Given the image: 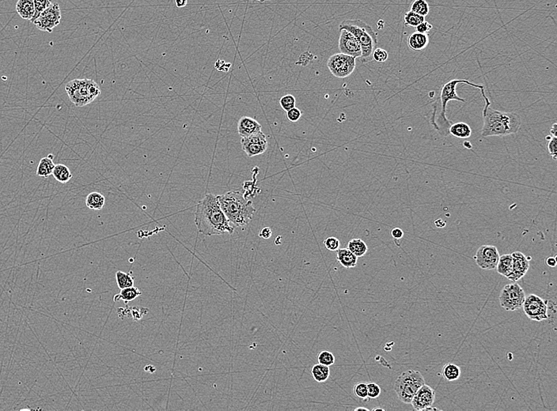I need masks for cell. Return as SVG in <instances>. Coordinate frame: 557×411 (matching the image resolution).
<instances>
[{
	"mask_svg": "<svg viewBox=\"0 0 557 411\" xmlns=\"http://www.w3.org/2000/svg\"><path fill=\"white\" fill-rule=\"evenodd\" d=\"M115 277H116L117 286H118L120 289L134 286V277L132 276V272H130V273H125V272L118 271V272H116Z\"/></svg>",
	"mask_w": 557,
	"mask_h": 411,
	"instance_id": "cell-30",
	"label": "cell"
},
{
	"mask_svg": "<svg viewBox=\"0 0 557 411\" xmlns=\"http://www.w3.org/2000/svg\"><path fill=\"white\" fill-rule=\"evenodd\" d=\"M354 411H369V409H367V408H356V409H354Z\"/></svg>",
	"mask_w": 557,
	"mask_h": 411,
	"instance_id": "cell-49",
	"label": "cell"
},
{
	"mask_svg": "<svg viewBox=\"0 0 557 411\" xmlns=\"http://www.w3.org/2000/svg\"><path fill=\"white\" fill-rule=\"evenodd\" d=\"M485 101L483 109V125L481 135L483 137L491 136H506L516 134L519 130L522 120L516 112H504L492 109L488 96L484 89L480 90Z\"/></svg>",
	"mask_w": 557,
	"mask_h": 411,
	"instance_id": "cell-2",
	"label": "cell"
},
{
	"mask_svg": "<svg viewBox=\"0 0 557 411\" xmlns=\"http://www.w3.org/2000/svg\"><path fill=\"white\" fill-rule=\"evenodd\" d=\"M546 264L550 268H555L557 266V257H549L546 260Z\"/></svg>",
	"mask_w": 557,
	"mask_h": 411,
	"instance_id": "cell-45",
	"label": "cell"
},
{
	"mask_svg": "<svg viewBox=\"0 0 557 411\" xmlns=\"http://www.w3.org/2000/svg\"><path fill=\"white\" fill-rule=\"evenodd\" d=\"M348 248L357 257L365 256L368 251L366 243L361 239H353L348 244Z\"/></svg>",
	"mask_w": 557,
	"mask_h": 411,
	"instance_id": "cell-29",
	"label": "cell"
},
{
	"mask_svg": "<svg viewBox=\"0 0 557 411\" xmlns=\"http://www.w3.org/2000/svg\"><path fill=\"white\" fill-rule=\"evenodd\" d=\"M242 150L247 154L249 158H253L255 156L264 154L268 149V141L265 135L262 132L252 135L249 137H244L241 139Z\"/></svg>",
	"mask_w": 557,
	"mask_h": 411,
	"instance_id": "cell-12",
	"label": "cell"
},
{
	"mask_svg": "<svg viewBox=\"0 0 557 411\" xmlns=\"http://www.w3.org/2000/svg\"><path fill=\"white\" fill-rule=\"evenodd\" d=\"M324 245H325L326 249L331 251V252H334V251H337L340 248L341 243H340V240L338 239L333 237V236H330V237H328L324 240Z\"/></svg>",
	"mask_w": 557,
	"mask_h": 411,
	"instance_id": "cell-38",
	"label": "cell"
},
{
	"mask_svg": "<svg viewBox=\"0 0 557 411\" xmlns=\"http://www.w3.org/2000/svg\"><path fill=\"white\" fill-rule=\"evenodd\" d=\"M341 30H348L360 44L362 55L361 58L366 61L372 57L373 51L377 47V35L368 24L360 20H345L339 26Z\"/></svg>",
	"mask_w": 557,
	"mask_h": 411,
	"instance_id": "cell-5",
	"label": "cell"
},
{
	"mask_svg": "<svg viewBox=\"0 0 557 411\" xmlns=\"http://www.w3.org/2000/svg\"><path fill=\"white\" fill-rule=\"evenodd\" d=\"M16 10L21 18L26 20H31L34 18V0H18L16 4Z\"/></svg>",
	"mask_w": 557,
	"mask_h": 411,
	"instance_id": "cell-21",
	"label": "cell"
},
{
	"mask_svg": "<svg viewBox=\"0 0 557 411\" xmlns=\"http://www.w3.org/2000/svg\"><path fill=\"white\" fill-rule=\"evenodd\" d=\"M256 1H259V2H264V1H267V0H256Z\"/></svg>",
	"mask_w": 557,
	"mask_h": 411,
	"instance_id": "cell-51",
	"label": "cell"
},
{
	"mask_svg": "<svg viewBox=\"0 0 557 411\" xmlns=\"http://www.w3.org/2000/svg\"><path fill=\"white\" fill-rule=\"evenodd\" d=\"M550 136H553V137H557V123H555V124H554V125H553V126L551 127V129H550Z\"/></svg>",
	"mask_w": 557,
	"mask_h": 411,
	"instance_id": "cell-47",
	"label": "cell"
},
{
	"mask_svg": "<svg viewBox=\"0 0 557 411\" xmlns=\"http://www.w3.org/2000/svg\"><path fill=\"white\" fill-rule=\"evenodd\" d=\"M188 0H175L176 6L177 7H184L187 5Z\"/></svg>",
	"mask_w": 557,
	"mask_h": 411,
	"instance_id": "cell-46",
	"label": "cell"
},
{
	"mask_svg": "<svg viewBox=\"0 0 557 411\" xmlns=\"http://www.w3.org/2000/svg\"><path fill=\"white\" fill-rule=\"evenodd\" d=\"M261 125L256 120L249 116H242L238 123V132L242 138L261 132Z\"/></svg>",
	"mask_w": 557,
	"mask_h": 411,
	"instance_id": "cell-17",
	"label": "cell"
},
{
	"mask_svg": "<svg viewBox=\"0 0 557 411\" xmlns=\"http://www.w3.org/2000/svg\"><path fill=\"white\" fill-rule=\"evenodd\" d=\"M339 48L341 53L354 58H361L362 50L358 40L348 30H341L339 39Z\"/></svg>",
	"mask_w": 557,
	"mask_h": 411,
	"instance_id": "cell-14",
	"label": "cell"
},
{
	"mask_svg": "<svg viewBox=\"0 0 557 411\" xmlns=\"http://www.w3.org/2000/svg\"><path fill=\"white\" fill-rule=\"evenodd\" d=\"M301 111L296 107L287 112V117L291 122H297L298 120L301 118Z\"/></svg>",
	"mask_w": 557,
	"mask_h": 411,
	"instance_id": "cell-41",
	"label": "cell"
},
{
	"mask_svg": "<svg viewBox=\"0 0 557 411\" xmlns=\"http://www.w3.org/2000/svg\"><path fill=\"white\" fill-rule=\"evenodd\" d=\"M296 102V97L292 94L284 95V96H282L280 100V106L286 112L295 108Z\"/></svg>",
	"mask_w": 557,
	"mask_h": 411,
	"instance_id": "cell-35",
	"label": "cell"
},
{
	"mask_svg": "<svg viewBox=\"0 0 557 411\" xmlns=\"http://www.w3.org/2000/svg\"><path fill=\"white\" fill-rule=\"evenodd\" d=\"M526 293L518 283L509 284L504 286L500 295L501 307L506 311H518L522 309Z\"/></svg>",
	"mask_w": 557,
	"mask_h": 411,
	"instance_id": "cell-8",
	"label": "cell"
},
{
	"mask_svg": "<svg viewBox=\"0 0 557 411\" xmlns=\"http://www.w3.org/2000/svg\"><path fill=\"white\" fill-rule=\"evenodd\" d=\"M391 236L395 240H400L404 236V232L402 228H394L391 230Z\"/></svg>",
	"mask_w": 557,
	"mask_h": 411,
	"instance_id": "cell-44",
	"label": "cell"
},
{
	"mask_svg": "<svg viewBox=\"0 0 557 411\" xmlns=\"http://www.w3.org/2000/svg\"><path fill=\"white\" fill-rule=\"evenodd\" d=\"M512 260V278L513 282L518 281L524 276L526 275L528 270L530 268V258L526 257L522 252H514L511 254Z\"/></svg>",
	"mask_w": 557,
	"mask_h": 411,
	"instance_id": "cell-16",
	"label": "cell"
},
{
	"mask_svg": "<svg viewBox=\"0 0 557 411\" xmlns=\"http://www.w3.org/2000/svg\"><path fill=\"white\" fill-rule=\"evenodd\" d=\"M429 44V36L427 34H421L415 32L408 37L407 46L410 49L419 51L424 49Z\"/></svg>",
	"mask_w": 557,
	"mask_h": 411,
	"instance_id": "cell-18",
	"label": "cell"
},
{
	"mask_svg": "<svg viewBox=\"0 0 557 411\" xmlns=\"http://www.w3.org/2000/svg\"><path fill=\"white\" fill-rule=\"evenodd\" d=\"M385 411V409H383V408H374V409H373V411Z\"/></svg>",
	"mask_w": 557,
	"mask_h": 411,
	"instance_id": "cell-50",
	"label": "cell"
},
{
	"mask_svg": "<svg viewBox=\"0 0 557 411\" xmlns=\"http://www.w3.org/2000/svg\"><path fill=\"white\" fill-rule=\"evenodd\" d=\"M327 66L335 77L345 79L354 71L355 58L343 53L335 54L329 57Z\"/></svg>",
	"mask_w": 557,
	"mask_h": 411,
	"instance_id": "cell-9",
	"label": "cell"
},
{
	"mask_svg": "<svg viewBox=\"0 0 557 411\" xmlns=\"http://www.w3.org/2000/svg\"><path fill=\"white\" fill-rule=\"evenodd\" d=\"M55 164L53 162V155L50 154L48 157L42 158L40 161L39 164L38 165V169H37V176L40 177H50L51 174H52L54 168H55Z\"/></svg>",
	"mask_w": 557,
	"mask_h": 411,
	"instance_id": "cell-22",
	"label": "cell"
},
{
	"mask_svg": "<svg viewBox=\"0 0 557 411\" xmlns=\"http://www.w3.org/2000/svg\"><path fill=\"white\" fill-rule=\"evenodd\" d=\"M195 223L197 230L205 236L233 234L235 227L221 209L217 196L207 194L197 204Z\"/></svg>",
	"mask_w": 557,
	"mask_h": 411,
	"instance_id": "cell-1",
	"label": "cell"
},
{
	"mask_svg": "<svg viewBox=\"0 0 557 411\" xmlns=\"http://www.w3.org/2000/svg\"><path fill=\"white\" fill-rule=\"evenodd\" d=\"M461 373L460 367L453 363H447L443 366L442 369L443 377L445 378L447 381H455L458 380L459 377L461 376Z\"/></svg>",
	"mask_w": 557,
	"mask_h": 411,
	"instance_id": "cell-27",
	"label": "cell"
},
{
	"mask_svg": "<svg viewBox=\"0 0 557 411\" xmlns=\"http://www.w3.org/2000/svg\"><path fill=\"white\" fill-rule=\"evenodd\" d=\"M354 394L356 397L361 400L367 399V384L358 383L354 387Z\"/></svg>",
	"mask_w": 557,
	"mask_h": 411,
	"instance_id": "cell-36",
	"label": "cell"
},
{
	"mask_svg": "<svg viewBox=\"0 0 557 411\" xmlns=\"http://www.w3.org/2000/svg\"><path fill=\"white\" fill-rule=\"evenodd\" d=\"M449 134L455 138L465 139L469 138L472 135V129L469 124L464 122L456 123L451 124L449 128Z\"/></svg>",
	"mask_w": 557,
	"mask_h": 411,
	"instance_id": "cell-23",
	"label": "cell"
},
{
	"mask_svg": "<svg viewBox=\"0 0 557 411\" xmlns=\"http://www.w3.org/2000/svg\"><path fill=\"white\" fill-rule=\"evenodd\" d=\"M548 151L554 160H557V138L553 137L549 140L548 142Z\"/></svg>",
	"mask_w": 557,
	"mask_h": 411,
	"instance_id": "cell-40",
	"label": "cell"
},
{
	"mask_svg": "<svg viewBox=\"0 0 557 411\" xmlns=\"http://www.w3.org/2000/svg\"><path fill=\"white\" fill-rule=\"evenodd\" d=\"M500 253L493 245H482L477 250L474 260L479 268L483 270H495L498 264Z\"/></svg>",
	"mask_w": 557,
	"mask_h": 411,
	"instance_id": "cell-13",
	"label": "cell"
},
{
	"mask_svg": "<svg viewBox=\"0 0 557 411\" xmlns=\"http://www.w3.org/2000/svg\"><path fill=\"white\" fill-rule=\"evenodd\" d=\"M435 400V392L433 388L424 384L415 394L411 404L415 411H425L432 407Z\"/></svg>",
	"mask_w": 557,
	"mask_h": 411,
	"instance_id": "cell-15",
	"label": "cell"
},
{
	"mask_svg": "<svg viewBox=\"0 0 557 411\" xmlns=\"http://www.w3.org/2000/svg\"><path fill=\"white\" fill-rule=\"evenodd\" d=\"M52 176L55 180L59 183H66L72 178V174L70 171L69 168L63 164H58L55 165Z\"/></svg>",
	"mask_w": 557,
	"mask_h": 411,
	"instance_id": "cell-26",
	"label": "cell"
},
{
	"mask_svg": "<svg viewBox=\"0 0 557 411\" xmlns=\"http://www.w3.org/2000/svg\"><path fill=\"white\" fill-rule=\"evenodd\" d=\"M381 388L375 383L367 384V397L371 400L377 399L380 396Z\"/></svg>",
	"mask_w": 557,
	"mask_h": 411,
	"instance_id": "cell-39",
	"label": "cell"
},
{
	"mask_svg": "<svg viewBox=\"0 0 557 411\" xmlns=\"http://www.w3.org/2000/svg\"><path fill=\"white\" fill-rule=\"evenodd\" d=\"M217 199L224 215L235 227L247 226L256 213L252 201L246 199L241 191H228L218 195Z\"/></svg>",
	"mask_w": 557,
	"mask_h": 411,
	"instance_id": "cell-3",
	"label": "cell"
},
{
	"mask_svg": "<svg viewBox=\"0 0 557 411\" xmlns=\"http://www.w3.org/2000/svg\"><path fill=\"white\" fill-rule=\"evenodd\" d=\"M410 10L413 11L414 13L419 14V15L426 17V16L428 15V14H429V4H428V2H427L426 0H415V1L411 4Z\"/></svg>",
	"mask_w": 557,
	"mask_h": 411,
	"instance_id": "cell-31",
	"label": "cell"
},
{
	"mask_svg": "<svg viewBox=\"0 0 557 411\" xmlns=\"http://www.w3.org/2000/svg\"><path fill=\"white\" fill-rule=\"evenodd\" d=\"M65 91L71 102L76 107H84L92 103L101 94L100 87L92 79H74L67 83Z\"/></svg>",
	"mask_w": 557,
	"mask_h": 411,
	"instance_id": "cell-6",
	"label": "cell"
},
{
	"mask_svg": "<svg viewBox=\"0 0 557 411\" xmlns=\"http://www.w3.org/2000/svg\"><path fill=\"white\" fill-rule=\"evenodd\" d=\"M317 361L319 363L324 365L331 366L333 365L335 363V357L333 353L324 350L319 353L318 356H317Z\"/></svg>",
	"mask_w": 557,
	"mask_h": 411,
	"instance_id": "cell-34",
	"label": "cell"
},
{
	"mask_svg": "<svg viewBox=\"0 0 557 411\" xmlns=\"http://www.w3.org/2000/svg\"><path fill=\"white\" fill-rule=\"evenodd\" d=\"M337 260L339 264L345 268H353L357 265L358 257L354 256L349 248H339L337 250Z\"/></svg>",
	"mask_w": 557,
	"mask_h": 411,
	"instance_id": "cell-19",
	"label": "cell"
},
{
	"mask_svg": "<svg viewBox=\"0 0 557 411\" xmlns=\"http://www.w3.org/2000/svg\"><path fill=\"white\" fill-rule=\"evenodd\" d=\"M34 4L35 13H34V18L30 20L33 23L39 17L40 14H42V12L45 11L49 6H51L52 4V0H34Z\"/></svg>",
	"mask_w": 557,
	"mask_h": 411,
	"instance_id": "cell-33",
	"label": "cell"
},
{
	"mask_svg": "<svg viewBox=\"0 0 557 411\" xmlns=\"http://www.w3.org/2000/svg\"><path fill=\"white\" fill-rule=\"evenodd\" d=\"M312 376H313V380L318 383H323V382L327 381L330 376V369H329V366L324 365L318 364L314 365L311 369Z\"/></svg>",
	"mask_w": 557,
	"mask_h": 411,
	"instance_id": "cell-28",
	"label": "cell"
},
{
	"mask_svg": "<svg viewBox=\"0 0 557 411\" xmlns=\"http://www.w3.org/2000/svg\"><path fill=\"white\" fill-rule=\"evenodd\" d=\"M459 83H465V84L469 85L471 87H475V88H478L480 90L484 89L483 86L480 85L475 84V83H470L469 80H465V79H453L451 81L448 82L446 84L443 85L442 87L441 92H440V100H441V112L439 113L437 118L432 117L431 119V123L433 124L435 129L439 132V134L442 136H448L449 134V128L451 126V122L447 117V104L449 102L450 100H456V101H460V102H466L465 99L462 98L461 96L457 95L456 92V88H457V85Z\"/></svg>",
	"mask_w": 557,
	"mask_h": 411,
	"instance_id": "cell-4",
	"label": "cell"
},
{
	"mask_svg": "<svg viewBox=\"0 0 557 411\" xmlns=\"http://www.w3.org/2000/svg\"><path fill=\"white\" fill-rule=\"evenodd\" d=\"M272 232L269 227H264L260 230L259 236L263 239H269L272 236Z\"/></svg>",
	"mask_w": 557,
	"mask_h": 411,
	"instance_id": "cell-43",
	"label": "cell"
},
{
	"mask_svg": "<svg viewBox=\"0 0 557 411\" xmlns=\"http://www.w3.org/2000/svg\"><path fill=\"white\" fill-rule=\"evenodd\" d=\"M389 54L386 50L382 48H375L373 51L372 58L378 63H384L388 59Z\"/></svg>",
	"mask_w": 557,
	"mask_h": 411,
	"instance_id": "cell-37",
	"label": "cell"
},
{
	"mask_svg": "<svg viewBox=\"0 0 557 411\" xmlns=\"http://www.w3.org/2000/svg\"><path fill=\"white\" fill-rule=\"evenodd\" d=\"M432 29V26L427 21L422 22L415 27V31L421 34H427Z\"/></svg>",
	"mask_w": 557,
	"mask_h": 411,
	"instance_id": "cell-42",
	"label": "cell"
},
{
	"mask_svg": "<svg viewBox=\"0 0 557 411\" xmlns=\"http://www.w3.org/2000/svg\"><path fill=\"white\" fill-rule=\"evenodd\" d=\"M522 308L526 317L531 320L541 322L548 319L547 305L539 296L533 293L526 296Z\"/></svg>",
	"mask_w": 557,
	"mask_h": 411,
	"instance_id": "cell-10",
	"label": "cell"
},
{
	"mask_svg": "<svg viewBox=\"0 0 557 411\" xmlns=\"http://www.w3.org/2000/svg\"><path fill=\"white\" fill-rule=\"evenodd\" d=\"M141 294H142V292L140 291L138 288L132 286V287L120 289V293L117 295H115L113 300H114L115 302L122 301H124V304H128L130 301H134Z\"/></svg>",
	"mask_w": 557,
	"mask_h": 411,
	"instance_id": "cell-24",
	"label": "cell"
},
{
	"mask_svg": "<svg viewBox=\"0 0 557 411\" xmlns=\"http://www.w3.org/2000/svg\"><path fill=\"white\" fill-rule=\"evenodd\" d=\"M61 21V10L59 4L52 2L51 6L40 14L34 22L38 30L51 33L54 28L59 26Z\"/></svg>",
	"mask_w": 557,
	"mask_h": 411,
	"instance_id": "cell-11",
	"label": "cell"
},
{
	"mask_svg": "<svg viewBox=\"0 0 557 411\" xmlns=\"http://www.w3.org/2000/svg\"><path fill=\"white\" fill-rule=\"evenodd\" d=\"M424 21H425V17L414 13L411 10L407 11L404 16V22L405 24V26H410V27L415 28L418 25L424 22Z\"/></svg>",
	"mask_w": 557,
	"mask_h": 411,
	"instance_id": "cell-32",
	"label": "cell"
},
{
	"mask_svg": "<svg viewBox=\"0 0 557 411\" xmlns=\"http://www.w3.org/2000/svg\"><path fill=\"white\" fill-rule=\"evenodd\" d=\"M464 146H465V147L467 148V149H471V148H472V144L468 142V141H465V142H464Z\"/></svg>",
	"mask_w": 557,
	"mask_h": 411,
	"instance_id": "cell-48",
	"label": "cell"
},
{
	"mask_svg": "<svg viewBox=\"0 0 557 411\" xmlns=\"http://www.w3.org/2000/svg\"><path fill=\"white\" fill-rule=\"evenodd\" d=\"M512 260L511 254H505L500 256L498 264L496 266V270L501 275L506 277L508 280L511 281L512 278Z\"/></svg>",
	"mask_w": 557,
	"mask_h": 411,
	"instance_id": "cell-20",
	"label": "cell"
},
{
	"mask_svg": "<svg viewBox=\"0 0 557 411\" xmlns=\"http://www.w3.org/2000/svg\"><path fill=\"white\" fill-rule=\"evenodd\" d=\"M104 203L105 199L104 195L97 191L90 193L86 199L87 207L93 211H100L104 207Z\"/></svg>",
	"mask_w": 557,
	"mask_h": 411,
	"instance_id": "cell-25",
	"label": "cell"
},
{
	"mask_svg": "<svg viewBox=\"0 0 557 411\" xmlns=\"http://www.w3.org/2000/svg\"><path fill=\"white\" fill-rule=\"evenodd\" d=\"M425 384L423 375L419 371L407 370L402 372L397 378L394 390L397 396L402 403L411 404L415 394Z\"/></svg>",
	"mask_w": 557,
	"mask_h": 411,
	"instance_id": "cell-7",
	"label": "cell"
}]
</instances>
